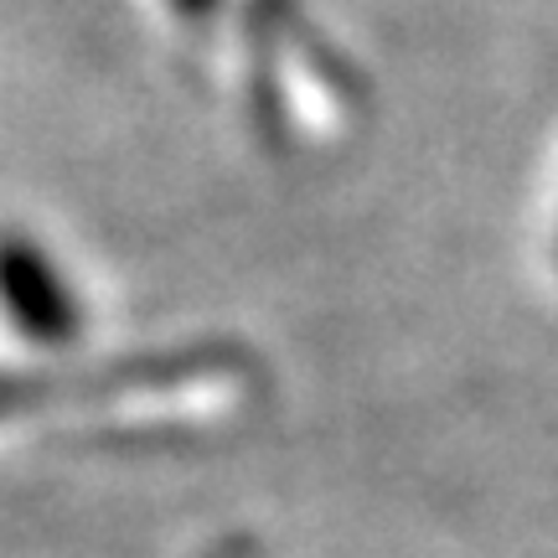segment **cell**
<instances>
[{"instance_id":"1","label":"cell","mask_w":558,"mask_h":558,"mask_svg":"<svg viewBox=\"0 0 558 558\" xmlns=\"http://www.w3.org/2000/svg\"><path fill=\"white\" fill-rule=\"evenodd\" d=\"M0 305L32 341H68L78 331L68 284L26 239H0Z\"/></svg>"},{"instance_id":"2","label":"cell","mask_w":558,"mask_h":558,"mask_svg":"<svg viewBox=\"0 0 558 558\" xmlns=\"http://www.w3.org/2000/svg\"><path fill=\"white\" fill-rule=\"evenodd\" d=\"M26 399H32V388H26L21 378H0V414H11V409L26 403Z\"/></svg>"},{"instance_id":"3","label":"cell","mask_w":558,"mask_h":558,"mask_svg":"<svg viewBox=\"0 0 558 558\" xmlns=\"http://www.w3.org/2000/svg\"><path fill=\"white\" fill-rule=\"evenodd\" d=\"M207 5H213V0H177V11H186V16H202Z\"/></svg>"}]
</instances>
